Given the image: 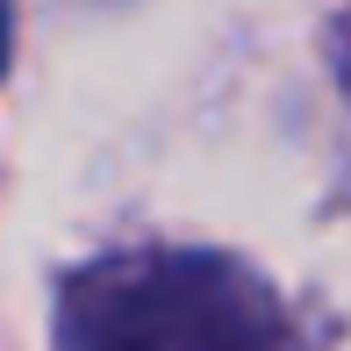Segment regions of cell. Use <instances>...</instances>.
<instances>
[{"label":"cell","instance_id":"cell-1","mask_svg":"<svg viewBox=\"0 0 351 351\" xmlns=\"http://www.w3.org/2000/svg\"><path fill=\"white\" fill-rule=\"evenodd\" d=\"M58 351H301L258 273L208 251L86 265L58 301Z\"/></svg>","mask_w":351,"mask_h":351},{"label":"cell","instance_id":"cell-2","mask_svg":"<svg viewBox=\"0 0 351 351\" xmlns=\"http://www.w3.org/2000/svg\"><path fill=\"white\" fill-rule=\"evenodd\" d=\"M8 43H14V14H8V0H0V72H8Z\"/></svg>","mask_w":351,"mask_h":351}]
</instances>
